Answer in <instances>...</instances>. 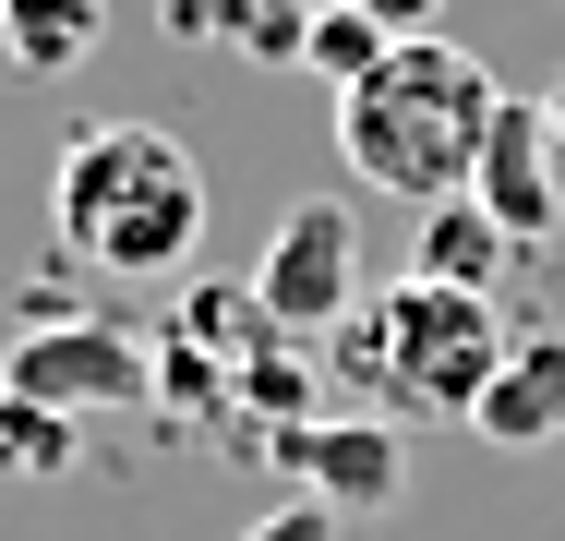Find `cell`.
<instances>
[{
  "label": "cell",
  "mask_w": 565,
  "mask_h": 541,
  "mask_svg": "<svg viewBox=\"0 0 565 541\" xmlns=\"http://www.w3.org/2000/svg\"><path fill=\"white\" fill-rule=\"evenodd\" d=\"M49 229L97 277H193V253H205V169L157 120H97V132L61 145Z\"/></svg>",
  "instance_id": "obj_1"
},
{
  "label": "cell",
  "mask_w": 565,
  "mask_h": 541,
  "mask_svg": "<svg viewBox=\"0 0 565 541\" xmlns=\"http://www.w3.org/2000/svg\"><path fill=\"white\" fill-rule=\"evenodd\" d=\"M493 108H505V85L457 36H397L338 97V157H349V181H373L397 205H446V193H469V169H481Z\"/></svg>",
  "instance_id": "obj_2"
},
{
  "label": "cell",
  "mask_w": 565,
  "mask_h": 541,
  "mask_svg": "<svg viewBox=\"0 0 565 541\" xmlns=\"http://www.w3.org/2000/svg\"><path fill=\"white\" fill-rule=\"evenodd\" d=\"M505 349H518L505 314L481 289H434V277H397L338 325V373L373 385L385 410H409V422H469L481 385L505 373Z\"/></svg>",
  "instance_id": "obj_3"
},
{
  "label": "cell",
  "mask_w": 565,
  "mask_h": 541,
  "mask_svg": "<svg viewBox=\"0 0 565 541\" xmlns=\"http://www.w3.org/2000/svg\"><path fill=\"white\" fill-rule=\"evenodd\" d=\"M253 314L277 325L289 349H301V337H338V325L361 314V241H349V205H289L277 229H265Z\"/></svg>",
  "instance_id": "obj_4"
},
{
  "label": "cell",
  "mask_w": 565,
  "mask_h": 541,
  "mask_svg": "<svg viewBox=\"0 0 565 541\" xmlns=\"http://www.w3.org/2000/svg\"><path fill=\"white\" fill-rule=\"evenodd\" d=\"M12 397L85 422V410H145L157 397V337H120V325H24L12 361H0Z\"/></svg>",
  "instance_id": "obj_5"
},
{
  "label": "cell",
  "mask_w": 565,
  "mask_h": 541,
  "mask_svg": "<svg viewBox=\"0 0 565 541\" xmlns=\"http://www.w3.org/2000/svg\"><path fill=\"white\" fill-rule=\"evenodd\" d=\"M469 205L493 216L518 253L565 229V145H554V120H542V97H505V108H493L481 169H469Z\"/></svg>",
  "instance_id": "obj_6"
},
{
  "label": "cell",
  "mask_w": 565,
  "mask_h": 541,
  "mask_svg": "<svg viewBox=\"0 0 565 541\" xmlns=\"http://www.w3.org/2000/svg\"><path fill=\"white\" fill-rule=\"evenodd\" d=\"M277 469L338 518H385L409 494V445L385 422H301V433H277Z\"/></svg>",
  "instance_id": "obj_7"
},
{
  "label": "cell",
  "mask_w": 565,
  "mask_h": 541,
  "mask_svg": "<svg viewBox=\"0 0 565 541\" xmlns=\"http://www.w3.org/2000/svg\"><path fill=\"white\" fill-rule=\"evenodd\" d=\"M469 422L493 433V445H554V433H565V325H542V337L505 349V373L481 385Z\"/></svg>",
  "instance_id": "obj_8"
},
{
  "label": "cell",
  "mask_w": 565,
  "mask_h": 541,
  "mask_svg": "<svg viewBox=\"0 0 565 541\" xmlns=\"http://www.w3.org/2000/svg\"><path fill=\"white\" fill-rule=\"evenodd\" d=\"M505 265H518V241L469 205V193L422 205V229H409V277H434V289H481V301H493V277H505Z\"/></svg>",
  "instance_id": "obj_9"
},
{
  "label": "cell",
  "mask_w": 565,
  "mask_h": 541,
  "mask_svg": "<svg viewBox=\"0 0 565 541\" xmlns=\"http://www.w3.org/2000/svg\"><path fill=\"white\" fill-rule=\"evenodd\" d=\"M97 36H109V0H0V61H12V73H36V85L85 73V61H97Z\"/></svg>",
  "instance_id": "obj_10"
},
{
  "label": "cell",
  "mask_w": 565,
  "mask_h": 541,
  "mask_svg": "<svg viewBox=\"0 0 565 541\" xmlns=\"http://www.w3.org/2000/svg\"><path fill=\"white\" fill-rule=\"evenodd\" d=\"M228 410H277V433H301V410H313V361H301L289 337L241 349V361H228Z\"/></svg>",
  "instance_id": "obj_11"
},
{
  "label": "cell",
  "mask_w": 565,
  "mask_h": 541,
  "mask_svg": "<svg viewBox=\"0 0 565 541\" xmlns=\"http://www.w3.org/2000/svg\"><path fill=\"white\" fill-rule=\"evenodd\" d=\"M0 469H12V481H61V469H73V422L0 385Z\"/></svg>",
  "instance_id": "obj_12"
},
{
  "label": "cell",
  "mask_w": 565,
  "mask_h": 541,
  "mask_svg": "<svg viewBox=\"0 0 565 541\" xmlns=\"http://www.w3.org/2000/svg\"><path fill=\"white\" fill-rule=\"evenodd\" d=\"M301 61H313V73H326V85H361V73H373V61H385V36H373V24H361V12H349V0H313V36H301Z\"/></svg>",
  "instance_id": "obj_13"
},
{
  "label": "cell",
  "mask_w": 565,
  "mask_h": 541,
  "mask_svg": "<svg viewBox=\"0 0 565 541\" xmlns=\"http://www.w3.org/2000/svg\"><path fill=\"white\" fill-rule=\"evenodd\" d=\"M349 12H361V24L397 49V36H434V12H446V0H349Z\"/></svg>",
  "instance_id": "obj_14"
},
{
  "label": "cell",
  "mask_w": 565,
  "mask_h": 541,
  "mask_svg": "<svg viewBox=\"0 0 565 541\" xmlns=\"http://www.w3.org/2000/svg\"><path fill=\"white\" fill-rule=\"evenodd\" d=\"M241 541H338V506H313V494H301V506H277L265 530H241Z\"/></svg>",
  "instance_id": "obj_15"
},
{
  "label": "cell",
  "mask_w": 565,
  "mask_h": 541,
  "mask_svg": "<svg viewBox=\"0 0 565 541\" xmlns=\"http://www.w3.org/2000/svg\"><path fill=\"white\" fill-rule=\"evenodd\" d=\"M542 120H554V145H565V85H542Z\"/></svg>",
  "instance_id": "obj_16"
}]
</instances>
